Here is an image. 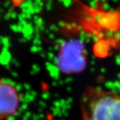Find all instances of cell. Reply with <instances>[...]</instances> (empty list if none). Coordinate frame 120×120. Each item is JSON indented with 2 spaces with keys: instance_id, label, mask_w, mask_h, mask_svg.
<instances>
[{
  "instance_id": "7a4b0ae2",
  "label": "cell",
  "mask_w": 120,
  "mask_h": 120,
  "mask_svg": "<svg viewBox=\"0 0 120 120\" xmlns=\"http://www.w3.org/2000/svg\"><path fill=\"white\" fill-rule=\"evenodd\" d=\"M20 104L21 96L16 85L0 78V120H8L15 116Z\"/></svg>"
},
{
  "instance_id": "6da1fadb",
  "label": "cell",
  "mask_w": 120,
  "mask_h": 120,
  "mask_svg": "<svg viewBox=\"0 0 120 120\" xmlns=\"http://www.w3.org/2000/svg\"><path fill=\"white\" fill-rule=\"evenodd\" d=\"M83 120H120V94L88 87L80 101Z\"/></svg>"
}]
</instances>
